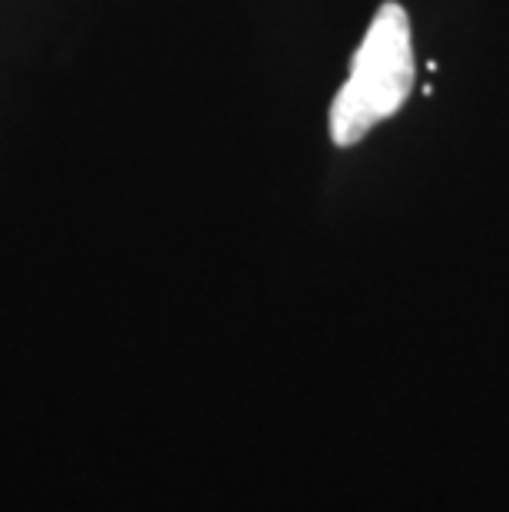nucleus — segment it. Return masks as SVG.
Instances as JSON below:
<instances>
[{"label": "nucleus", "mask_w": 509, "mask_h": 512, "mask_svg": "<svg viewBox=\"0 0 509 512\" xmlns=\"http://www.w3.org/2000/svg\"><path fill=\"white\" fill-rule=\"evenodd\" d=\"M417 80L410 14L391 0L374 14L371 27L351 60V76L331 103V143L357 146L377 123L397 116Z\"/></svg>", "instance_id": "obj_1"}]
</instances>
